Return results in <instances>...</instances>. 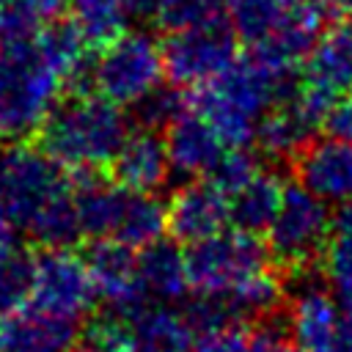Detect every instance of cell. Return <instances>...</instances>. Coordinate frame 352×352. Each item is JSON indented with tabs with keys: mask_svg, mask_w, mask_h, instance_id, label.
<instances>
[{
	"mask_svg": "<svg viewBox=\"0 0 352 352\" xmlns=\"http://www.w3.org/2000/svg\"><path fill=\"white\" fill-rule=\"evenodd\" d=\"M344 3V11H346V16L352 19V0H341Z\"/></svg>",
	"mask_w": 352,
	"mask_h": 352,
	"instance_id": "cell-37",
	"label": "cell"
},
{
	"mask_svg": "<svg viewBox=\"0 0 352 352\" xmlns=\"http://www.w3.org/2000/svg\"><path fill=\"white\" fill-rule=\"evenodd\" d=\"M154 22L165 33L228 22V0H165Z\"/></svg>",
	"mask_w": 352,
	"mask_h": 352,
	"instance_id": "cell-27",
	"label": "cell"
},
{
	"mask_svg": "<svg viewBox=\"0 0 352 352\" xmlns=\"http://www.w3.org/2000/svg\"><path fill=\"white\" fill-rule=\"evenodd\" d=\"M236 33L231 22L168 33L162 41L165 74L176 85H206L236 60Z\"/></svg>",
	"mask_w": 352,
	"mask_h": 352,
	"instance_id": "cell-9",
	"label": "cell"
},
{
	"mask_svg": "<svg viewBox=\"0 0 352 352\" xmlns=\"http://www.w3.org/2000/svg\"><path fill=\"white\" fill-rule=\"evenodd\" d=\"M324 126L333 138L352 140V96H344L324 118Z\"/></svg>",
	"mask_w": 352,
	"mask_h": 352,
	"instance_id": "cell-33",
	"label": "cell"
},
{
	"mask_svg": "<svg viewBox=\"0 0 352 352\" xmlns=\"http://www.w3.org/2000/svg\"><path fill=\"white\" fill-rule=\"evenodd\" d=\"M333 228V214L327 204L305 190L300 182L283 187L280 209L267 231V245L272 253L275 270L286 278L297 270L322 264Z\"/></svg>",
	"mask_w": 352,
	"mask_h": 352,
	"instance_id": "cell-5",
	"label": "cell"
},
{
	"mask_svg": "<svg viewBox=\"0 0 352 352\" xmlns=\"http://www.w3.org/2000/svg\"><path fill=\"white\" fill-rule=\"evenodd\" d=\"M192 352H250V338L245 327H220L209 333H198Z\"/></svg>",
	"mask_w": 352,
	"mask_h": 352,
	"instance_id": "cell-32",
	"label": "cell"
},
{
	"mask_svg": "<svg viewBox=\"0 0 352 352\" xmlns=\"http://www.w3.org/2000/svg\"><path fill=\"white\" fill-rule=\"evenodd\" d=\"M82 261L91 272L102 311L132 319L148 305V294L138 275V256L118 239H91L82 248Z\"/></svg>",
	"mask_w": 352,
	"mask_h": 352,
	"instance_id": "cell-11",
	"label": "cell"
},
{
	"mask_svg": "<svg viewBox=\"0 0 352 352\" xmlns=\"http://www.w3.org/2000/svg\"><path fill=\"white\" fill-rule=\"evenodd\" d=\"M292 170L305 190L341 204L352 198V140L316 138L292 160Z\"/></svg>",
	"mask_w": 352,
	"mask_h": 352,
	"instance_id": "cell-12",
	"label": "cell"
},
{
	"mask_svg": "<svg viewBox=\"0 0 352 352\" xmlns=\"http://www.w3.org/2000/svg\"><path fill=\"white\" fill-rule=\"evenodd\" d=\"M129 352H192V327L168 305H146L129 319Z\"/></svg>",
	"mask_w": 352,
	"mask_h": 352,
	"instance_id": "cell-19",
	"label": "cell"
},
{
	"mask_svg": "<svg viewBox=\"0 0 352 352\" xmlns=\"http://www.w3.org/2000/svg\"><path fill=\"white\" fill-rule=\"evenodd\" d=\"M63 80L41 58L33 38L3 41L0 50V140H30L60 99Z\"/></svg>",
	"mask_w": 352,
	"mask_h": 352,
	"instance_id": "cell-3",
	"label": "cell"
},
{
	"mask_svg": "<svg viewBox=\"0 0 352 352\" xmlns=\"http://www.w3.org/2000/svg\"><path fill=\"white\" fill-rule=\"evenodd\" d=\"M258 173V160L248 146H231L223 148L217 162L209 168V182L223 190L226 195H234L239 187H245Z\"/></svg>",
	"mask_w": 352,
	"mask_h": 352,
	"instance_id": "cell-30",
	"label": "cell"
},
{
	"mask_svg": "<svg viewBox=\"0 0 352 352\" xmlns=\"http://www.w3.org/2000/svg\"><path fill=\"white\" fill-rule=\"evenodd\" d=\"M231 223L228 195L212 182H190L179 187L168 204V231L176 242H201Z\"/></svg>",
	"mask_w": 352,
	"mask_h": 352,
	"instance_id": "cell-13",
	"label": "cell"
},
{
	"mask_svg": "<svg viewBox=\"0 0 352 352\" xmlns=\"http://www.w3.org/2000/svg\"><path fill=\"white\" fill-rule=\"evenodd\" d=\"M165 228H168V206L154 192L126 190L113 239H118L129 248H143V245L160 239Z\"/></svg>",
	"mask_w": 352,
	"mask_h": 352,
	"instance_id": "cell-22",
	"label": "cell"
},
{
	"mask_svg": "<svg viewBox=\"0 0 352 352\" xmlns=\"http://www.w3.org/2000/svg\"><path fill=\"white\" fill-rule=\"evenodd\" d=\"M319 124H324V121L297 94L292 102H283V104L272 107L267 116H261L258 129H256V143L264 157L292 165V160L311 140H316Z\"/></svg>",
	"mask_w": 352,
	"mask_h": 352,
	"instance_id": "cell-16",
	"label": "cell"
},
{
	"mask_svg": "<svg viewBox=\"0 0 352 352\" xmlns=\"http://www.w3.org/2000/svg\"><path fill=\"white\" fill-rule=\"evenodd\" d=\"M96 289L82 256H74L69 248H36L33 292L28 308L85 319L94 308Z\"/></svg>",
	"mask_w": 352,
	"mask_h": 352,
	"instance_id": "cell-8",
	"label": "cell"
},
{
	"mask_svg": "<svg viewBox=\"0 0 352 352\" xmlns=\"http://www.w3.org/2000/svg\"><path fill=\"white\" fill-rule=\"evenodd\" d=\"M0 3H3V0H0Z\"/></svg>",
	"mask_w": 352,
	"mask_h": 352,
	"instance_id": "cell-40",
	"label": "cell"
},
{
	"mask_svg": "<svg viewBox=\"0 0 352 352\" xmlns=\"http://www.w3.org/2000/svg\"><path fill=\"white\" fill-rule=\"evenodd\" d=\"M33 270H36V253H30L28 248H19L0 267V319L28 308L33 292Z\"/></svg>",
	"mask_w": 352,
	"mask_h": 352,
	"instance_id": "cell-28",
	"label": "cell"
},
{
	"mask_svg": "<svg viewBox=\"0 0 352 352\" xmlns=\"http://www.w3.org/2000/svg\"><path fill=\"white\" fill-rule=\"evenodd\" d=\"M289 16L292 14L280 0H228V22L250 47L275 33Z\"/></svg>",
	"mask_w": 352,
	"mask_h": 352,
	"instance_id": "cell-26",
	"label": "cell"
},
{
	"mask_svg": "<svg viewBox=\"0 0 352 352\" xmlns=\"http://www.w3.org/2000/svg\"><path fill=\"white\" fill-rule=\"evenodd\" d=\"M272 253L258 234L234 228L206 236L187 250V275L195 292H228L270 270Z\"/></svg>",
	"mask_w": 352,
	"mask_h": 352,
	"instance_id": "cell-6",
	"label": "cell"
},
{
	"mask_svg": "<svg viewBox=\"0 0 352 352\" xmlns=\"http://www.w3.org/2000/svg\"><path fill=\"white\" fill-rule=\"evenodd\" d=\"M300 94L294 69H272L256 55L236 58L220 77L201 85L192 96L201 113L226 146H248L256 140L261 116L272 107L292 102Z\"/></svg>",
	"mask_w": 352,
	"mask_h": 352,
	"instance_id": "cell-1",
	"label": "cell"
},
{
	"mask_svg": "<svg viewBox=\"0 0 352 352\" xmlns=\"http://www.w3.org/2000/svg\"><path fill=\"white\" fill-rule=\"evenodd\" d=\"M162 3L165 0H126V14L135 22H148V19H157Z\"/></svg>",
	"mask_w": 352,
	"mask_h": 352,
	"instance_id": "cell-34",
	"label": "cell"
},
{
	"mask_svg": "<svg viewBox=\"0 0 352 352\" xmlns=\"http://www.w3.org/2000/svg\"><path fill=\"white\" fill-rule=\"evenodd\" d=\"M66 190H72V170L33 140H14L0 148V204L14 228L25 231L38 209Z\"/></svg>",
	"mask_w": 352,
	"mask_h": 352,
	"instance_id": "cell-4",
	"label": "cell"
},
{
	"mask_svg": "<svg viewBox=\"0 0 352 352\" xmlns=\"http://www.w3.org/2000/svg\"><path fill=\"white\" fill-rule=\"evenodd\" d=\"M352 91V28H327L305 58L300 99L324 121L327 113Z\"/></svg>",
	"mask_w": 352,
	"mask_h": 352,
	"instance_id": "cell-10",
	"label": "cell"
},
{
	"mask_svg": "<svg viewBox=\"0 0 352 352\" xmlns=\"http://www.w3.org/2000/svg\"><path fill=\"white\" fill-rule=\"evenodd\" d=\"M14 223H0V267L19 250L16 245V236H14Z\"/></svg>",
	"mask_w": 352,
	"mask_h": 352,
	"instance_id": "cell-36",
	"label": "cell"
},
{
	"mask_svg": "<svg viewBox=\"0 0 352 352\" xmlns=\"http://www.w3.org/2000/svg\"><path fill=\"white\" fill-rule=\"evenodd\" d=\"M322 270L330 280L344 272H352V198L341 201L333 212V228L322 253Z\"/></svg>",
	"mask_w": 352,
	"mask_h": 352,
	"instance_id": "cell-29",
	"label": "cell"
},
{
	"mask_svg": "<svg viewBox=\"0 0 352 352\" xmlns=\"http://www.w3.org/2000/svg\"><path fill=\"white\" fill-rule=\"evenodd\" d=\"M69 0H3L0 3V41L33 38L47 22L60 19Z\"/></svg>",
	"mask_w": 352,
	"mask_h": 352,
	"instance_id": "cell-24",
	"label": "cell"
},
{
	"mask_svg": "<svg viewBox=\"0 0 352 352\" xmlns=\"http://www.w3.org/2000/svg\"><path fill=\"white\" fill-rule=\"evenodd\" d=\"M69 11L88 44L102 50L126 30V0H69Z\"/></svg>",
	"mask_w": 352,
	"mask_h": 352,
	"instance_id": "cell-23",
	"label": "cell"
},
{
	"mask_svg": "<svg viewBox=\"0 0 352 352\" xmlns=\"http://www.w3.org/2000/svg\"><path fill=\"white\" fill-rule=\"evenodd\" d=\"M107 173L126 190L157 192L170 179V157L165 140L151 129H138L124 140Z\"/></svg>",
	"mask_w": 352,
	"mask_h": 352,
	"instance_id": "cell-15",
	"label": "cell"
},
{
	"mask_svg": "<svg viewBox=\"0 0 352 352\" xmlns=\"http://www.w3.org/2000/svg\"><path fill=\"white\" fill-rule=\"evenodd\" d=\"M0 50H3V41H0Z\"/></svg>",
	"mask_w": 352,
	"mask_h": 352,
	"instance_id": "cell-39",
	"label": "cell"
},
{
	"mask_svg": "<svg viewBox=\"0 0 352 352\" xmlns=\"http://www.w3.org/2000/svg\"><path fill=\"white\" fill-rule=\"evenodd\" d=\"M250 352H302L294 338H292V316L289 305L278 314L264 316L261 322L253 324V338H250Z\"/></svg>",
	"mask_w": 352,
	"mask_h": 352,
	"instance_id": "cell-31",
	"label": "cell"
},
{
	"mask_svg": "<svg viewBox=\"0 0 352 352\" xmlns=\"http://www.w3.org/2000/svg\"><path fill=\"white\" fill-rule=\"evenodd\" d=\"M80 322L33 308L0 319V352H72Z\"/></svg>",
	"mask_w": 352,
	"mask_h": 352,
	"instance_id": "cell-14",
	"label": "cell"
},
{
	"mask_svg": "<svg viewBox=\"0 0 352 352\" xmlns=\"http://www.w3.org/2000/svg\"><path fill=\"white\" fill-rule=\"evenodd\" d=\"M165 146L170 157V173L182 179L209 173V168L223 154V140L214 132V126L201 113L192 110L168 126Z\"/></svg>",
	"mask_w": 352,
	"mask_h": 352,
	"instance_id": "cell-17",
	"label": "cell"
},
{
	"mask_svg": "<svg viewBox=\"0 0 352 352\" xmlns=\"http://www.w3.org/2000/svg\"><path fill=\"white\" fill-rule=\"evenodd\" d=\"M280 201H283V184H280L278 173L258 170L228 201V214H231L234 228H242L250 234L270 231V226L280 209Z\"/></svg>",
	"mask_w": 352,
	"mask_h": 352,
	"instance_id": "cell-20",
	"label": "cell"
},
{
	"mask_svg": "<svg viewBox=\"0 0 352 352\" xmlns=\"http://www.w3.org/2000/svg\"><path fill=\"white\" fill-rule=\"evenodd\" d=\"M162 47L146 30H124L94 58L96 94L116 104H132L160 82Z\"/></svg>",
	"mask_w": 352,
	"mask_h": 352,
	"instance_id": "cell-7",
	"label": "cell"
},
{
	"mask_svg": "<svg viewBox=\"0 0 352 352\" xmlns=\"http://www.w3.org/2000/svg\"><path fill=\"white\" fill-rule=\"evenodd\" d=\"M0 223H11L8 214H6V209H3V204H0Z\"/></svg>",
	"mask_w": 352,
	"mask_h": 352,
	"instance_id": "cell-38",
	"label": "cell"
},
{
	"mask_svg": "<svg viewBox=\"0 0 352 352\" xmlns=\"http://www.w3.org/2000/svg\"><path fill=\"white\" fill-rule=\"evenodd\" d=\"M330 283H333V289H336V300H338V305L352 316V272H344V275L333 278Z\"/></svg>",
	"mask_w": 352,
	"mask_h": 352,
	"instance_id": "cell-35",
	"label": "cell"
},
{
	"mask_svg": "<svg viewBox=\"0 0 352 352\" xmlns=\"http://www.w3.org/2000/svg\"><path fill=\"white\" fill-rule=\"evenodd\" d=\"M192 96L182 91L176 82H157L151 91H146L138 102H132V121L138 129H168L173 121H179L184 113H190Z\"/></svg>",
	"mask_w": 352,
	"mask_h": 352,
	"instance_id": "cell-25",
	"label": "cell"
},
{
	"mask_svg": "<svg viewBox=\"0 0 352 352\" xmlns=\"http://www.w3.org/2000/svg\"><path fill=\"white\" fill-rule=\"evenodd\" d=\"M129 138V118L102 94H69L30 138L52 160L74 168H110Z\"/></svg>",
	"mask_w": 352,
	"mask_h": 352,
	"instance_id": "cell-2",
	"label": "cell"
},
{
	"mask_svg": "<svg viewBox=\"0 0 352 352\" xmlns=\"http://www.w3.org/2000/svg\"><path fill=\"white\" fill-rule=\"evenodd\" d=\"M138 275L148 297L157 300H182L187 297V253L179 250L176 239H154L138 253Z\"/></svg>",
	"mask_w": 352,
	"mask_h": 352,
	"instance_id": "cell-18",
	"label": "cell"
},
{
	"mask_svg": "<svg viewBox=\"0 0 352 352\" xmlns=\"http://www.w3.org/2000/svg\"><path fill=\"white\" fill-rule=\"evenodd\" d=\"M28 242L33 248H72L85 234L80 226V212L74 201V187L52 198L47 206L38 209V214L25 226Z\"/></svg>",
	"mask_w": 352,
	"mask_h": 352,
	"instance_id": "cell-21",
	"label": "cell"
}]
</instances>
